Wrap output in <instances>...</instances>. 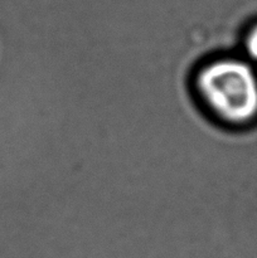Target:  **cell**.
<instances>
[{
    "label": "cell",
    "instance_id": "6da1fadb",
    "mask_svg": "<svg viewBox=\"0 0 257 258\" xmlns=\"http://www.w3.org/2000/svg\"><path fill=\"white\" fill-rule=\"evenodd\" d=\"M191 88L204 112L223 127H242L257 116V76L234 55L218 54L202 63Z\"/></svg>",
    "mask_w": 257,
    "mask_h": 258
},
{
    "label": "cell",
    "instance_id": "7a4b0ae2",
    "mask_svg": "<svg viewBox=\"0 0 257 258\" xmlns=\"http://www.w3.org/2000/svg\"><path fill=\"white\" fill-rule=\"evenodd\" d=\"M243 47L249 58L257 60V25L248 30L244 37Z\"/></svg>",
    "mask_w": 257,
    "mask_h": 258
}]
</instances>
